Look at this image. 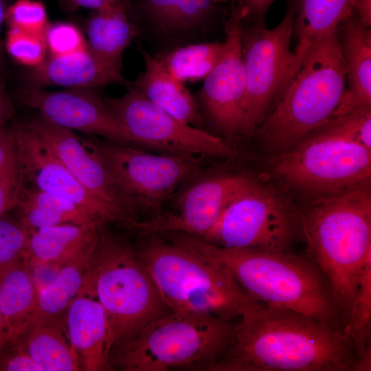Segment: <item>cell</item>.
Here are the masks:
<instances>
[{
  "instance_id": "1",
  "label": "cell",
  "mask_w": 371,
  "mask_h": 371,
  "mask_svg": "<svg viewBox=\"0 0 371 371\" xmlns=\"http://www.w3.org/2000/svg\"><path fill=\"white\" fill-rule=\"evenodd\" d=\"M240 318L212 370L352 371L356 361L348 336L300 313L260 302Z\"/></svg>"
},
{
  "instance_id": "2",
  "label": "cell",
  "mask_w": 371,
  "mask_h": 371,
  "mask_svg": "<svg viewBox=\"0 0 371 371\" xmlns=\"http://www.w3.org/2000/svg\"><path fill=\"white\" fill-rule=\"evenodd\" d=\"M168 236L223 270L255 301L300 313L344 332L331 286L306 254L225 248L192 235Z\"/></svg>"
},
{
  "instance_id": "3",
  "label": "cell",
  "mask_w": 371,
  "mask_h": 371,
  "mask_svg": "<svg viewBox=\"0 0 371 371\" xmlns=\"http://www.w3.org/2000/svg\"><path fill=\"white\" fill-rule=\"evenodd\" d=\"M300 215L306 254L327 278L344 328L371 258L370 186L315 198Z\"/></svg>"
},
{
  "instance_id": "4",
  "label": "cell",
  "mask_w": 371,
  "mask_h": 371,
  "mask_svg": "<svg viewBox=\"0 0 371 371\" xmlns=\"http://www.w3.org/2000/svg\"><path fill=\"white\" fill-rule=\"evenodd\" d=\"M346 85L337 26L309 49L255 133L276 153L290 148L333 117Z\"/></svg>"
},
{
  "instance_id": "5",
  "label": "cell",
  "mask_w": 371,
  "mask_h": 371,
  "mask_svg": "<svg viewBox=\"0 0 371 371\" xmlns=\"http://www.w3.org/2000/svg\"><path fill=\"white\" fill-rule=\"evenodd\" d=\"M237 324L210 313L170 311L111 355L112 369L212 370L231 344Z\"/></svg>"
},
{
  "instance_id": "6",
  "label": "cell",
  "mask_w": 371,
  "mask_h": 371,
  "mask_svg": "<svg viewBox=\"0 0 371 371\" xmlns=\"http://www.w3.org/2000/svg\"><path fill=\"white\" fill-rule=\"evenodd\" d=\"M84 284L105 311L112 351L132 341L148 324L170 311L135 248L104 225L100 226L98 247Z\"/></svg>"
},
{
  "instance_id": "7",
  "label": "cell",
  "mask_w": 371,
  "mask_h": 371,
  "mask_svg": "<svg viewBox=\"0 0 371 371\" xmlns=\"http://www.w3.org/2000/svg\"><path fill=\"white\" fill-rule=\"evenodd\" d=\"M142 238L135 251L169 310L232 321L260 303L226 272L193 252L157 234Z\"/></svg>"
},
{
  "instance_id": "8",
  "label": "cell",
  "mask_w": 371,
  "mask_h": 371,
  "mask_svg": "<svg viewBox=\"0 0 371 371\" xmlns=\"http://www.w3.org/2000/svg\"><path fill=\"white\" fill-rule=\"evenodd\" d=\"M272 174L313 199L370 186L371 150L316 128L270 161Z\"/></svg>"
},
{
  "instance_id": "9",
  "label": "cell",
  "mask_w": 371,
  "mask_h": 371,
  "mask_svg": "<svg viewBox=\"0 0 371 371\" xmlns=\"http://www.w3.org/2000/svg\"><path fill=\"white\" fill-rule=\"evenodd\" d=\"M80 137L105 164L136 220L142 212L159 213L180 186L200 170L194 157L153 155L93 135Z\"/></svg>"
},
{
  "instance_id": "10",
  "label": "cell",
  "mask_w": 371,
  "mask_h": 371,
  "mask_svg": "<svg viewBox=\"0 0 371 371\" xmlns=\"http://www.w3.org/2000/svg\"><path fill=\"white\" fill-rule=\"evenodd\" d=\"M196 237L225 248L284 253L303 240L300 212L258 183L232 201L215 225Z\"/></svg>"
},
{
  "instance_id": "11",
  "label": "cell",
  "mask_w": 371,
  "mask_h": 371,
  "mask_svg": "<svg viewBox=\"0 0 371 371\" xmlns=\"http://www.w3.org/2000/svg\"><path fill=\"white\" fill-rule=\"evenodd\" d=\"M299 0H289L281 22L271 30L266 24L242 23L241 44L246 75L245 111L249 134L266 118L294 73L291 39Z\"/></svg>"
},
{
  "instance_id": "12",
  "label": "cell",
  "mask_w": 371,
  "mask_h": 371,
  "mask_svg": "<svg viewBox=\"0 0 371 371\" xmlns=\"http://www.w3.org/2000/svg\"><path fill=\"white\" fill-rule=\"evenodd\" d=\"M103 100L137 144L188 157L232 154L221 137L179 121L133 87L121 97Z\"/></svg>"
},
{
  "instance_id": "13",
  "label": "cell",
  "mask_w": 371,
  "mask_h": 371,
  "mask_svg": "<svg viewBox=\"0 0 371 371\" xmlns=\"http://www.w3.org/2000/svg\"><path fill=\"white\" fill-rule=\"evenodd\" d=\"M243 19V12L231 3L224 27L225 53L203 79L196 98L203 119L229 137L249 135L245 111L247 81L241 44Z\"/></svg>"
},
{
  "instance_id": "14",
  "label": "cell",
  "mask_w": 371,
  "mask_h": 371,
  "mask_svg": "<svg viewBox=\"0 0 371 371\" xmlns=\"http://www.w3.org/2000/svg\"><path fill=\"white\" fill-rule=\"evenodd\" d=\"M257 183L240 175L208 177L188 188L179 196L171 210L126 223L123 227L141 238L168 232L201 236L215 225L232 201Z\"/></svg>"
},
{
  "instance_id": "15",
  "label": "cell",
  "mask_w": 371,
  "mask_h": 371,
  "mask_svg": "<svg viewBox=\"0 0 371 371\" xmlns=\"http://www.w3.org/2000/svg\"><path fill=\"white\" fill-rule=\"evenodd\" d=\"M12 126L18 165L25 185L72 202L102 225L130 222L122 212L91 194L22 122Z\"/></svg>"
},
{
  "instance_id": "16",
  "label": "cell",
  "mask_w": 371,
  "mask_h": 371,
  "mask_svg": "<svg viewBox=\"0 0 371 371\" xmlns=\"http://www.w3.org/2000/svg\"><path fill=\"white\" fill-rule=\"evenodd\" d=\"M16 100L34 109L50 122L72 131L100 136L106 141L137 144L106 108L103 98L89 89L49 91L27 87L18 91Z\"/></svg>"
},
{
  "instance_id": "17",
  "label": "cell",
  "mask_w": 371,
  "mask_h": 371,
  "mask_svg": "<svg viewBox=\"0 0 371 371\" xmlns=\"http://www.w3.org/2000/svg\"><path fill=\"white\" fill-rule=\"evenodd\" d=\"M94 196L135 221L128 204L102 159L74 131L56 124L40 113L22 122Z\"/></svg>"
},
{
  "instance_id": "18",
  "label": "cell",
  "mask_w": 371,
  "mask_h": 371,
  "mask_svg": "<svg viewBox=\"0 0 371 371\" xmlns=\"http://www.w3.org/2000/svg\"><path fill=\"white\" fill-rule=\"evenodd\" d=\"M231 0H139L142 31L170 43H189L225 27Z\"/></svg>"
},
{
  "instance_id": "19",
  "label": "cell",
  "mask_w": 371,
  "mask_h": 371,
  "mask_svg": "<svg viewBox=\"0 0 371 371\" xmlns=\"http://www.w3.org/2000/svg\"><path fill=\"white\" fill-rule=\"evenodd\" d=\"M65 324L80 370H113V344L105 311L84 284L66 311Z\"/></svg>"
},
{
  "instance_id": "20",
  "label": "cell",
  "mask_w": 371,
  "mask_h": 371,
  "mask_svg": "<svg viewBox=\"0 0 371 371\" xmlns=\"http://www.w3.org/2000/svg\"><path fill=\"white\" fill-rule=\"evenodd\" d=\"M26 81L38 86L56 85L68 89L98 88L120 85L128 89L133 82L100 59L89 48L66 56H51L31 67Z\"/></svg>"
},
{
  "instance_id": "21",
  "label": "cell",
  "mask_w": 371,
  "mask_h": 371,
  "mask_svg": "<svg viewBox=\"0 0 371 371\" xmlns=\"http://www.w3.org/2000/svg\"><path fill=\"white\" fill-rule=\"evenodd\" d=\"M338 29L348 87L332 117L371 109V27L352 13Z\"/></svg>"
},
{
  "instance_id": "22",
  "label": "cell",
  "mask_w": 371,
  "mask_h": 371,
  "mask_svg": "<svg viewBox=\"0 0 371 371\" xmlns=\"http://www.w3.org/2000/svg\"><path fill=\"white\" fill-rule=\"evenodd\" d=\"M102 225L90 223L41 227L31 232L25 262L31 269L63 266L94 256Z\"/></svg>"
},
{
  "instance_id": "23",
  "label": "cell",
  "mask_w": 371,
  "mask_h": 371,
  "mask_svg": "<svg viewBox=\"0 0 371 371\" xmlns=\"http://www.w3.org/2000/svg\"><path fill=\"white\" fill-rule=\"evenodd\" d=\"M126 0H113L87 22L89 48L103 62L122 71L124 50L142 32Z\"/></svg>"
},
{
  "instance_id": "24",
  "label": "cell",
  "mask_w": 371,
  "mask_h": 371,
  "mask_svg": "<svg viewBox=\"0 0 371 371\" xmlns=\"http://www.w3.org/2000/svg\"><path fill=\"white\" fill-rule=\"evenodd\" d=\"M138 50L145 70L133 82L132 87L179 121L205 130L196 98L153 56L142 47Z\"/></svg>"
},
{
  "instance_id": "25",
  "label": "cell",
  "mask_w": 371,
  "mask_h": 371,
  "mask_svg": "<svg viewBox=\"0 0 371 371\" xmlns=\"http://www.w3.org/2000/svg\"><path fill=\"white\" fill-rule=\"evenodd\" d=\"M40 289L25 260L0 267V311L11 346L30 326L37 309Z\"/></svg>"
},
{
  "instance_id": "26",
  "label": "cell",
  "mask_w": 371,
  "mask_h": 371,
  "mask_svg": "<svg viewBox=\"0 0 371 371\" xmlns=\"http://www.w3.org/2000/svg\"><path fill=\"white\" fill-rule=\"evenodd\" d=\"M355 1H298L293 30L297 38V44L293 52L295 60L293 77L309 49L353 13Z\"/></svg>"
},
{
  "instance_id": "27",
  "label": "cell",
  "mask_w": 371,
  "mask_h": 371,
  "mask_svg": "<svg viewBox=\"0 0 371 371\" xmlns=\"http://www.w3.org/2000/svg\"><path fill=\"white\" fill-rule=\"evenodd\" d=\"M11 211L31 232L41 227L67 224H100L72 202L27 185Z\"/></svg>"
},
{
  "instance_id": "28",
  "label": "cell",
  "mask_w": 371,
  "mask_h": 371,
  "mask_svg": "<svg viewBox=\"0 0 371 371\" xmlns=\"http://www.w3.org/2000/svg\"><path fill=\"white\" fill-rule=\"evenodd\" d=\"M13 346L25 351L43 371L80 370L66 328L55 319L30 324Z\"/></svg>"
},
{
  "instance_id": "29",
  "label": "cell",
  "mask_w": 371,
  "mask_h": 371,
  "mask_svg": "<svg viewBox=\"0 0 371 371\" xmlns=\"http://www.w3.org/2000/svg\"><path fill=\"white\" fill-rule=\"evenodd\" d=\"M225 42H194L179 45L153 56L182 83L204 79L222 58Z\"/></svg>"
},
{
  "instance_id": "30",
  "label": "cell",
  "mask_w": 371,
  "mask_h": 371,
  "mask_svg": "<svg viewBox=\"0 0 371 371\" xmlns=\"http://www.w3.org/2000/svg\"><path fill=\"white\" fill-rule=\"evenodd\" d=\"M93 256L61 266L54 277L41 288L37 309L30 324L54 320L66 312L85 282Z\"/></svg>"
},
{
  "instance_id": "31",
  "label": "cell",
  "mask_w": 371,
  "mask_h": 371,
  "mask_svg": "<svg viewBox=\"0 0 371 371\" xmlns=\"http://www.w3.org/2000/svg\"><path fill=\"white\" fill-rule=\"evenodd\" d=\"M344 332L353 343L357 359L371 355V258L361 272L350 319Z\"/></svg>"
},
{
  "instance_id": "32",
  "label": "cell",
  "mask_w": 371,
  "mask_h": 371,
  "mask_svg": "<svg viewBox=\"0 0 371 371\" xmlns=\"http://www.w3.org/2000/svg\"><path fill=\"white\" fill-rule=\"evenodd\" d=\"M317 128L371 150V109L331 117Z\"/></svg>"
},
{
  "instance_id": "33",
  "label": "cell",
  "mask_w": 371,
  "mask_h": 371,
  "mask_svg": "<svg viewBox=\"0 0 371 371\" xmlns=\"http://www.w3.org/2000/svg\"><path fill=\"white\" fill-rule=\"evenodd\" d=\"M5 47L10 56L18 63L33 67L46 58L45 35L10 27Z\"/></svg>"
},
{
  "instance_id": "34",
  "label": "cell",
  "mask_w": 371,
  "mask_h": 371,
  "mask_svg": "<svg viewBox=\"0 0 371 371\" xmlns=\"http://www.w3.org/2000/svg\"><path fill=\"white\" fill-rule=\"evenodd\" d=\"M0 216V267L25 260L31 231L15 216Z\"/></svg>"
},
{
  "instance_id": "35",
  "label": "cell",
  "mask_w": 371,
  "mask_h": 371,
  "mask_svg": "<svg viewBox=\"0 0 371 371\" xmlns=\"http://www.w3.org/2000/svg\"><path fill=\"white\" fill-rule=\"evenodd\" d=\"M10 27L45 35L49 25L44 5L37 1L17 0L5 13Z\"/></svg>"
},
{
  "instance_id": "36",
  "label": "cell",
  "mask_w": 371,
  "mask_h": 371,
  "mask_svg": "<svg viewBox=\"0 0 371 371\" xmlns=\"http://www.w3.org/2000/svg\"><path fill=\"white\" fill-rule=\"evenodd\" d=\"M45 40L51 56H66L82 51L88 47L79 29L67 23L49 25L45 32Z\"/></svg>"
},
{
  "instance_id": "37",
  "label": "cell",
  "mask_w": 371,
  "mask_h": 371,
  "mask_svg": "<svg viewBox=\"0 0 371 371\" xmlns=\"http://www.w3.org/2000/svg\"><path fill=\"white\" fill-rule=\"evenodd\" d=\"M25 185L17 161L16 166L0 178V216L15 207Z\"/></svg>"
},
{
  "instance_id": "38",
  "label": "cell",
  "mask_w": 371,
  "mask_h": 371,
  "mask_svg": "<svg viewBox=\"0 0 371 371\" xmlns=\"http://www.w3.org/2000/svg\"><path fill=\"white\" fill-rule=\"evenodd\" d=\"M16 164V148L12 124L0 126V178Z\"/></svg>"
},
{
  "instance_id": "39",
  "label": "cell",
  "mask_w": 371,
  "mask_h": 371,
  "mask_svg": "<svg viewBox=\"0 0 371 371\" xmlns=\"http://www.w3.org/2000/svg\"><path fill=\"white\" fill-rule=\"evenodd\" d=\"M0 355L1 371H43L25 351L16 346Z\"/></svg>"
},
{
  "instance_id": "40",
  "label": "cell",
  "mask_w": 371,
  "mask_h": 371,
  "mask_svg": "<svg viewBox=\"0 0 371 371\" xmlns=\"http://www.w3.org/2000/svg\"><path fill=\"white\" fill-rule=\"evenodd\" d=\"M274 0H231L244 13L245 23H265L266 13Z\"/></svg>"
},
{
  "instance_id": "41",
  "label": "cell",
  "mask_w": 371,
  "mask_h": 371,
  "mask_svg": "<svg viewBox=\"0 0 371 371\" xmlns=\"http://www.w3.org/2000/svg\"><path fill=\"white\" fill-rule=\"evenodd\" d=\"M113 0H62L63 8L67 11H73L78 8L98 10Z\"/></svg>"
},
{
  "instance_id": "42",
  "label": "cell",
  "mask_w": 371,
  "mask_h": 371,
  "mask_svg": "<svg viewBox=\"0 0 371 371\" xmlns=\"http://www.w3.org/2000/svg\"><path fill=\"white\" fill-rule=\"evenodd\" d=\"M353 13L367 27H371V0H356Z\"/></svg>"
},
{
  "instance_id": "43",
  "label": "cell",
  "mask_w": 371,
  "mask_h": 371,
  "mask_svg": "<svg viewBox=\"0 0 371 371\" xmlns=\"http://www.w3.org/2000/svg\"><path fill=\"white\" fill-rule=\"evenodd\" d=\"M13 113L12 102L0 84V126L7 124Z\"/></svg>"
},
{
  "instance_id": "44",
  "label": "cell",
  "mask_w": 371,
  "mask_h": 371,
  "mask_svg": "<svg viewBox=\"0 0 371 371\" xmlns=\"http://www.w3.org/2000/svg\"><path fill=\"white\" fill-rule=\"evenodd\" d=\"M11 346L9 330L0 311V355Z\"/></svg>"
},
{
  "instance_id": "45",
  "label": "cell",
  "mask_w": 371,
  "mask_h": 371,
  "mask_svg": "<svg viewBox=\"0 0 371 371\" xmlns=\"http://www.w3.org/2000/svg\"><path fill=\"white\" fill-rule=\"evenodd\" d=\"M5 11L4 10L3 4L0 0V65H1L3 60V45H4L1 39V30L2 23L5 19Z\"/></svg>"
}]
</instances>
